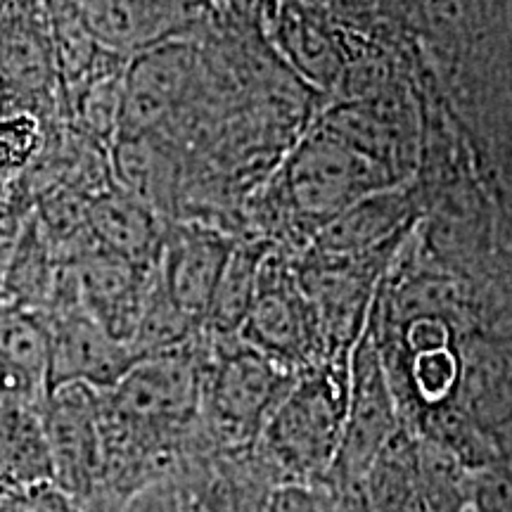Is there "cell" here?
<instances>
[{
  "label": "cell",
  "mask_w": 512,
  "mask_h": 512,
  "mask_svg": "<svg viewBox=\"0 0 512 512\" xmlns=\"http://www.w3.org/2000/svg\"><path fill=\"white\" fill-rule=\"evenodd\" d=\"M181 512H266L280 479L252 448H221L200 434L174 472Z\"/></svg>",
  "instance_id": "obj_8"
},
{
  "label": "cell",
  "mask_w": 512,
  "mask_h": 512,
  "mask_svg": "<svg viewBox=\"0 0 512 512\" xmlns=\"http://www.w3.org/2000/svg\"><path fill=\"white\" fill-rule=\"evenodd\" d=\"M472 472L432 439L406 427L370 467L363 496L368 512H472Z\"/></svg>",
  "instance_id": "obj_4"
},
{
  "label": "cell",
  "mask_w": 512,
  "mask_h": 512,
  "mask_svg": "<svg viewBox=\"0 0 512 512\" xmlns=\"http://www.w3.org/2000/svg\"><path fill=\"white\" fill-rule=\"evenodd\" d=\"M46 318L50 328L48 392L62 384H86L95 392H107L138 361L128 344L114 339L83 309L64 264H60Z\"/></svg>",
  "instance_id": "obj_6"
},
{
  "label": "cell",
  "mask_w": 512,
  "mask_h": 512,
  "mask_svg": "<svg viewBox=\"0 0 512 512\" xmlns=\"http://www.w3.org/2000/svg\"><path fill=\"white\" fill-rule=\"evenodd\" d=\"M43 128L36 114L10 112L0 117V176H15L38 159Z\"/></svg>",
  "instance_id": "obj_21"
},
{
  "label": "cell",
  "mask_w": 512,
  "mask_h": 512,
  "mask_svg": "<svg viewBox=\"0 0 512 512\" xmlns=\"http://www.w3.org/2000/svg\"><path fill=\"white\" fill-rule=\"evenodd\" d=\"M64 266L72 275L76 297L83 309L114 339L131 347L157 266H133L98 245L64 261Z\"/></svg>",
  "instance_id": "obj_12"
},
{
  "label": "cell",
  "mask_w": 512,
  "mask_h": 512,
  "mask_svg": "<svg viewBox=\"0 0 512 512\" xmlns=\"http://www.w3.org/2000/svg\"><path fill=\"white\" fill-rule=\"evenodd\" d=\"M415 219L413 195L406 185L377 190L330 219L313 233V249L323 259L361 256L401 247Z\"/></svg>",
  "instance_id": "obj_13"
},
{
  "label": "cell",
  "mask_w": 512,
  "mask_h": 512,
  "mask_svg": "<svg viewBox=\"0 0 512 512\" xmlns=\"http://www.w3.org/2000/svg\"><path fill=\"white\" fill-rule=\"evenodd\" d=\"M50 53L27 27L10 24L0 34V74L24 91H43L53 76Z\"/></svg>",
  "instance_id": "obj_20"
},
{
  "label": "cell",
  "mask_w": 512,
  "mask_h": 512,
  "mask_svg": "<svg viewBox=\"0 0 512 512\" xmlns=\"http://www.w3.org/2000/svg\"><path fill=\"white\" fill-rule=\"evenodd\" d=\"M403 427L375 337L366 325L349 356V396L342 444L325 486L363 489L370 467Z\"/></svg>",
  "instance_id": "obj_5"
},
{
  "label": "cell",
  "mask_w": 512,
  "mask_h": 512,
  "mask_svg": "<svg viewBox=\"0 0 512 512\" xmlns=\"http://www.w3.org/2000/svg\"><path fill=\"white\" fill-rule=\"evenodd\" d=\"M41 418L53 460V479L98 510L102 475L100 392L86 384L50 389L41 403Z\"/></svg>",
  "instance_id": "obj_9"
},
{
  "label": "cell",
  "mask_w": 512,
  "mask_h": 512,
  "mask_svg": "<svg viewBox=\"0 0 512 512\" xmlns=\"http://www.w3.org/2000/svg\"><path fill=\"white\" fill-rule=\"evenodd\" d=\"M0 356L48 394L50 328L46 313L0 304Z\"/></svg>",
  "instance_id": "obj_18"
},
{
  "label": "cell",
  "mask_w": 512,
  "mask_h": 512,
  "mask_svg": "<svg viewBox=\"0 0 512 512\" xmlns=\"http://www.w3.org/2000/svg\"><path fill=\"white\" fill-rule=\"evenodd\" d=\"M472 512H512V451L472 472Z\"/></svg>",
  "instance_id": "obj_23"
},
{
  "label": "cell",
  "mask_w": 512,
  "mask_h": 512,
  "mask_svg": "<svg viewBox=\"0 0 512 512\" xmlns=\"http://www.w3.org/2000/svg\"><path fill=\"white\" fill-rule=\"evenodd\" d=\"M268 254H271V247L261 240L235 242L233 254L216 285L207 318H204V332L209 337L240 335L247 313L252 309L261 266Z\"/></svg>",
  "instance_id": "obj_16"
},
{
  "label": "cell",
  "mask_w": 512,
  "mask_h": 512,
  "mask_svg": "<svg viewBox=\"0 0 512 512\" xmlns=\"http://www.w3.org/2000/svg\"><path fill=\"white\" fill-rule=\"evenodd\" d=\"M121 83H124V69L105 67L69 98L74 105L76 124L100 145H114L119 136Z\"/></svg>",
  "instance_id": "obj_19"
},
{
  "label": "cell",
  "mask_w": 512,
  "mask_h": 512,
  "mask_svg": "<svg viewBox=\"0 0 512 512\" xmlns=\"http://www.w3.org/2000/svg\"><path fill=\"white\" fill-rule=\"evenodd\" d=\"M88 233L95 245L128 264L157 266L169 221L119 188L93 195L86 207Z\"/></svg>",
  "instance_id": "obj_14"
},
{
  "label": "cell",
  "mask_w": 512,
  "mask_h": 512,
  "mask_svg": "<svg viewBox=\"0 0 512 512\" xmlns=\"http://www.w3.org/2000/svg\"><path fill=\"white\" fill-rule=\"evenodd\" d=\"M195 81V53L183 43L143 48L124 67L117 138H145L183 105ZM117 143V140H114Z\"/></svg>",
  "instance_id": "obj_10"
},
{
  "label": "cell",
  "mask_w": 512,
  "mask_h": 512,
  "mask_svg": "<svg viewBox=\"0 0 512 512\" xmlns=\"http://www.w3.org/2000/svg\"><path fill=\"white\" fill-rule=\"evenodd\" d=\"M114 512H181L174 479H162V482L145 486Z\"/></svg>",
  "instance_id": "obj_24"
},
{
  "label": "cell",
  "mask_w": 512,
  "mask_h": 512,
  "mask_svg": "<svg viewBox=\"0 0 512 512\" xmlns=\"http://www.w3.org/2000/svg\"><path fill=\"white\" fill-rule=\"evenodd\" d=\"M235 240L197 221H169L157 259V273L166 294L190 320L204 328L223 268Z\"/></svg>",
  "instance_id": "obj_11"
},
{
  "label": "cell",
  "mask_w": 512,
  "mask_h": 512,
  "mask_svg": "<svg viewBox=\"0 0 512 512\" xmlns=\"http://www.w3.org/2000/svg\"><path fill=\"white\" fill-rule=\"evenodd\" d=\"M403 183L387 164L328 126H313L283 166V200L294 221L323 228L344 209L377 190Z\"/></svg>",
  "instance_id": "obj_3"
},
{
  "label": "cell",
  "mask_w": 512,
  "mask_h": 512,
  "mask_svg": "<svg viewBox=\"0 0 512 512\" xmlns=\"http://www.w3.org/2000/svg\"><path fill=\"white\" fill-rule=\"evenodd\" d=\"M53 479L41 403H0V491Z\"/></svg>",
  "instance_id": "obj_15"
},
{
  "label": "cell",
  "mask_w": 512,
  "mask_h": 512,
  "mask_svg": "<svg viewBox=\"0 0 512 512\" xmlns=\"http://www.w3.org/2000/svg\"><path fill=\"white\" fill-rule=\"evenodd\" d=\"M349 361H325L297 375L256 448L280 484H323L347 420Z\"/></svg>",
  "instance_id": "obj_1"
},
{
  "label": "cell",
  "mask_w": 512,
  "mask_h": 512,
  "mask_svg": "<svg viewBox=\"0 0 512 512\" xmlns=\"http://www.w3.org/2000/svg\"><path fill=\"white\" fill-rule=\"evenodd\" d=\"M112 171L119 190L155 209L159 216L169 214L176 166L152 143V136L117 138L112 145Z\"/></svg>",
  "instance_id": "obj_17"
},
{
  "label": "cell",
  "mask_w": 512,
  "mask_h": 512,
  "mask_svg": "<svg viewBox=\"0 0 512 512\" xmlns=\"http://www.w3.org/2000/svg\"><path fill=\"white\" fill-rule=\"evenodd\" d=\"M209 337V335H207ZM242 337H209L202 387V430L214 446L252 448L297 380Z\"/></svg>",
  "instance_id": "obj_2"
},
{
  "label": "cell",
  "mask_w": 512,
  "mask_h": 512,
  "mask_svg": "<svg viewBox=\"0 0 512 512\" xmlns=\"http://www.w3.org/2000/svg\"><path fill=\"white\" fill-rule=\"evenodd\" d=\"M238 337L294 373L328 361L316 309L297 271L271 254L261 266L252 309Z\"/></svg>",
  "instance_id": "obj_7"
},
{
  "label": "cell",
  "mask_w": 512,
  "mask_h": 512,
  "mask_svg": "<svg viewBox=\"0 0 512 512\" xmlns=\"http://www.w3.org/2000/svg\"><path fill=\"white\" fill-rule=\"evenodd\" d=\"M0 512H98L55 479L0 491Z\"/></svg>",
  "instance_id": "obj_22"
}]
</instances>
